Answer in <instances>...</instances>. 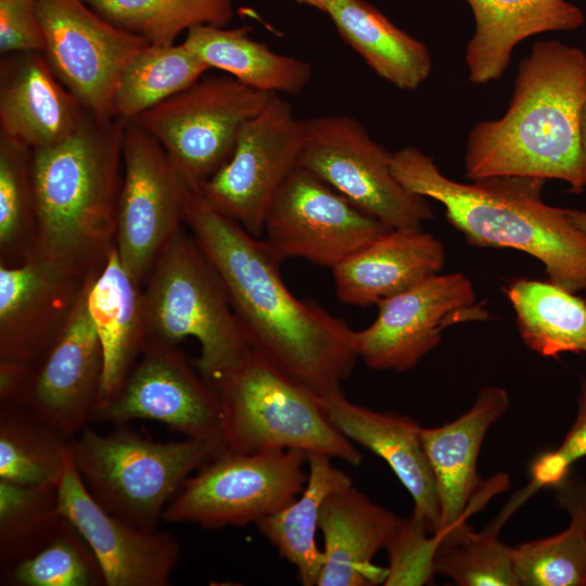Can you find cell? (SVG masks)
I'll return each mask as SVG.
<instances>
[{"label":"cell","mask_w":586,"mask_h":586,"mask_svg":"<svg viewBox=\"0 0 586 586\" xmlns=\"http://www.w3.org/2000/svg\"><path fill=\"white\" fill-rule=\"evenodd\" d=\"M184 224L219 276L249 346L317 396L341 391L358 359L355 331L290 292L264 240L187 182Z\"/></svg>","instance_id":"cell-1"},{"label":"cell","mask_w":586,"mask_h":586,"mask_svg":"<svg viewBox=\"0 0 586 586\" xmlns=\"http://www.w3.org/2000/svg\"><path fill=\"white\" fill-rule=\"evenodd\" d=\"M586 90V53L557 40L536 41L518 66L506 113L470 130L464 175L558 179L586 188L578 111Z\"/></svg>","instance_id":"cell-2"},{"label":"cell","mask_w":586,"mask_h":586,"mask_svg":"<svg viewBox=\"0 0 586 586\" xmlns=\"http://www.w3.org/2000/svg\"><path fill=\"white\" fill-rule=\"evenodd\" d=\"M391 166L407 190L441 203L469 244L524 252L544 265L549 281L586 291V237L563 208L543 201L545 179L492 176L464 183L445 176L415 146L392 152Z\"/></svg>","instance_id":"cell-3"},{"label":"cell","mask_w":586,"mask_h":586,"mask_svg":"<svg viewBox=\"0 0 586 586\" xmlns=\"http://www.w3.org/2000/svg\"><path fill=\"white\" fill-rule=\"evenodd\" d=\"M127 122L90 112L63 142L33 151L35 254L88 275L115 246Z\"/></svg>","instance_id":"cell-4"},{"label":"cell","mask_w":586,"mask_h":586,"mask_svg":"<svg viewBox=\"0 0 586 586\" xmlns=\"http://www.w3.org/2000/svg\"><path fill=\"white\" fill-rule=\"evenodd\" d=\"M224 447L221 437L157 442L123 426L106 434L86 426L68 441L67 453L102 508L155 530L183 482Z\"/></svg>","instance_id":"cell-5"},{"label":"cell","mask_w":586,"mask_h":586,"mask_svg":"<svg viewBox=\"0 0 586 586\" xmlns=\"http://www.w3.org/2000/svg\"><path fill=\"white\" fill-rule=\"evenodd\" d=\"M220 403L225 448L240 453L298 449L352 466L362 455L323 412L318 396L250 348L209 381Z\"/></svg>","instance_id":"cell-6"},{"label":"cell","mask_w":586,"mask_h":586,"mask_svg":"<svg viewBox=\"0 0 586 586\" xmlns=\"http://www.w3.org/2000/svg\"><path fill=\"white\" fill-rule=\"evenodd\" d=\"M141 290L146 341L196 339V368L206 381L232 368L251 348L219 276L183 228L160 254Z\"/></svg>","instance_id":"cell-7"},{"label":"cell","mask_w":586,"mask_h":586,"mask_svg":"<svg viewBox=\"0 0 586 586\" xmlns=\"http://www.w3.org/2000/svg\"><path fill=\"white\" fill-rule=\"evenodd\" d=\"M306 463L307 454L298 449L240 453L224 447L183 482L162 521L204 528L256 523L302 493Z\"/></svg>","instance_id":"cell-8"},{"label":"cell","mask_w":586,"mask_h":586,"mask_svg":"<svg viewBox=\"0 0 586 586\" xmlns=\"http://www.w3.org/2000/svg\"><path fill=\"white\" fill-rule=\"evenodd\" d=\"M392 153L355 117L304 119L297 166L323 180L388 229H419L433 218L426 198L407 190L392 173Z\"/></svg>","instance_id":"cell-9"},{"label":"cell","mask_w":586,"mask_h":586,"mask_svg":"<svg viewBox=\"0 0 586 586\" xmlns=\"http://www.w3.org/2000/svg\"><path fill=\"white\" fill-rule=\"evenodd\" d=\"M272 94L230 75L202 76L133 120L162 144L187 181L201 186L227 163L245 125Z\"/></svg>","instance_id":"cell-10"},{"label":"cell","mask_w":586,"mask_h":586,"mask_svg":"<svg viewBox=\"0 0 586 586\" xmlns=\"http://www.w3.org/2000/svg\"><path fill=\"white\" fill-rule=\"evenodd\" d=\"M115 247L142 286L165 246L184 224L187 180L162 144L136 120L126 124Z\"/></svg>","instance_id":"cell-11"},{"label":"cell","mask_w":586,"mask_h":586,"mask_svg":"<svg viewBox=\"0 0 586 586\" xmlns=\"http://www.w3.org/2000/svg\"><path fill=\"white\" fill-rule=\"evenodd\" d=\"M37 13L53 74L88 112L113 117L122 74L150 42L107 22L82 0H38Z\"/></svg>","instance_id":"cell-12"},{"label":"cell","mask_w":586,"mask_h":586,"mask_svg":"<svg viewBox=\"0 0 586 586\" xmlns=\"http://www.w3.org/2000/svg\"><path fill=\"white\" fill-rule=\"evenodd\" d=\"M303 137L304 119L272 94L241 131L227 163L200 186L203 196L250 234L263 235L272 201L297 166Z\"/></svg>","instance_id":"cell-13"},{"label":"cell","mask_w":586,"mask_h":586,"mask_svg":"<svg viewBox=\"0 0 586 586\" xmlns=\"http://www.w3.org/2000/svg\"><path fill=\"white\" fill-rule=\"evenodd\" d=\"M387 230L323 180L296 166L268 209L263 234L280 262L304 258L332 269Z\"/></svg>","instance_id":"cell-14"},{"label":"cell","mask_w":586,"mask_h":586,"mask_svg":"<svg viewBox=\"0 0 586 586\" xmlns=\"http://www.w3.org/2000/svg\"><path fill=\"white\" fill-rule=\"evenodd\" d=\"M377 306L375 320L355 331L358 358L377 370H410L440 344L448 327L488 318L461 272L436 273Z\"/></svg>","instance_id":"cell-15"},{"label":"cell","mask_w":586,"mask_h":586,"mask_svg":"<svg viewBox=\"0 0 586 586\" xmlns=\"http://www.w3.org/2000/svg\"><path fill=\"white\" fill-rule=\"evenodd\" d=\"M113 423L154 420L186 437H221L214 387L178 344L146 341L119 390L93 416Z\"/></svg>","instance_id":"cell-16"},{"label":"cell","mask_w":586,"mask_h":586,"mask_svg":"<svg viewBox=\"0 0 586 586\" xmlns=\"http://www.w3.org/2000/svg\"><path fill=\"white\" fill-rule=\"evenodd\" d=\"M99 271L78 273L37 255L0 265V360L35 369Z\"/></svg>","instance_id":"cell-17"},{"label":"cell","mask_w":586,"mask_h":586,"mask_svg":"<svg viewBox=\"0 0 586 586\" xmlns=\"http://www.w3.org/2000/svg\"><path fill=\"white\" fill-rule=\"evenodd\" d=\"M63 517L95 556L106 586H166L180 558L167 532L129 523L102 508L80 479L68 453L56 484Z\"/></svg>","instance_id":"cell-18"},{"label":"cell","mask_w":586,"mask_h":586,"mask_svg":"<svg viewBox=\"0 0 586 586\" xmlns=\"http://www.w3.org/2000/svg\"><path fill=\"white\" fill-rule=\"evenodd\" d=\"M97 275L17 402L67 440L93 418L101 391L103 352L88 309V293Z\"/></svg>","instance_id":"cell-19"},{"label":"cell","mask_w":586,"mask_h":586,"mask_svg":"<svg viewBox=\"0 0 586 586\" xmlns=\"http://www.w3.org/2000/svg\"><path fill=\"white\" fill-rule=\"evenodd\" d=\"M509 405L508 392L491 385L482 388L470 409L457 419L435 428L422 426L421 441L440 502L438 532L466 522L493 494L508 488V476L504 474L484 485L477 473V459L488 430L506 413Z\"/></svg>","instance_id":"cell-20"},{"label":"cell","mask_w":586,"mask_h":586,"mask_svg":"<svg viewBox=\"0 0 586 586\" xmlns=\"http://www.w3.org/2000/svg\"><path fill=\"white\" fill-rule=\"evenodd\" d=\"M87 113L42 51L2 54L0 136L31 151L50 148L73 136Z\"/></svg>","instance_id":"cell-21"},{"label":"cell","mask_w":586,"mask_h":586,"mask_svg":"<svg viewBox=\"0 0 586 586\" xmlns=\"http://www.w3.org/2000/svg\"><path fill=\"white\" fill-rule=\"evenodd\" d=\"M332 424L348 440L383 459L413 501L411 517L430 534L441 526L432 468L421 441L422 426L408 416L379 412L348 400L343 391L318 396Z\"/></svg>","instance_id":"cell-22"},{"label":"cell","mask_w":586,"mask_h":586,"mask_svg":"<svg viewBox=\"0 0 586 586\" xmlns=\"http://www.w3.org/2000/svg\"><path fill=\"white\" fill-rule=\"evenodd\" d=\"M443 243L419 229H390L332 268L337 298L370 306L440 273Z\"/></svg>","instance_id":"cell-23"},{"label":"cell","mask_w":586,"mask_h":586,"mask_svg":"<svg viewBox=\"0 0 586 586\" xmlns=\"http://www.w3.org/2000/svg\"><path fill=\"white\" fill-rule=\"evenodd\" d=\"M400 518L352 485L322 504L319 530L324 562L317 586H369L384 583L386 570L374 565Z\"/></svg>","instance_id":"cell-24"},{"label":"cell","mask_w":586,"mask_h":586,"mask_svg":"<svg viewBox=\"0 0 586 586\" xmlns=\"http://www.w3.org/2000/svg\"><path fill=\"white\" fill-rule=\"evenodd\" d=\"M475 28L464 60L469 80L484 85L500 78L518 43L534 35L573 30L583 11L566 0H466Z\"/></svg>","instance_id":"cell-25"},{"label":"cell","mask_w":586,"mask_h":586,"mask_svg":"<svg viewBox=\"0 0 586 586\" xmlns=\"http://www.w3.org/2000/svg\"><path fill=\"white\" fill-rule=\"evenodd\" d=\"M88 309L103 352L95 413L119 390L146 341L142 290L124 269L115 246L92 281Z\"/></svg>","instance_id":"cell-26"},{"label":"cell","mask_w":586,"mask_h":586,"mask_svg":"<svg viewBox=\"0 0 586 586\" xmlns=\"http://www.w3.org/2000/svg\"><path fill=\"white\" fill-rule=\"evenodd\" d=\"M326 14L342 39L381 78L403 90H417L429 77L428 47L392 23L365 0H333Z\"/></svg>","instance_id":"cell-27"},{"label":"cell","mask_w":586,"mask_h":586,"mask_svg":"<svg viewBox=\"0 0 586 586\" xmlns=\"http://www.w3.org/2000/svg\"><path fill=\"white\" fill-rule=\"evenodd\" d=\"M182 42L209 68L224 71L264 92L298 94L313 77L307 61L272 51L252 39L245 26L195 25Z\"/></svg>","instance_id":"cell-28"},{"label":"cell","mask_w":586,"mask_h":586,"mask_svg":"<svg viewBox=\"0 0 586 586\" xmlns=\"http://www.w3.org/2000/svg\"><path fill=\"white\" fill-rule=\"evenodd\" d=\"M307 466L308 477L302 493L284 508L255 524L296 568L302 585L314 586L324 562L323 550L316 544L322 504L331 493L352 485V480L323 454L308 453Z\"/></svg>","instance_id":"cell-29"},{"label":"cell","mask_w":586,"mask_h":586,"mask_svg":"<svg viewBox=\"0 0 586 586\" xmlns=\"http://www.w3.org/2000/svg\"><path fill=\"white\" fill-rule=\"evenodd\" d=\"M504 292L524 344L543 357L586 355V302L551 281L520 278Z\"/></svg>","instance_id":"cell-30"},{"label":"cell","mask_w":586,"mask_h":586,"mask_svg":"<svg viewBox=\"0 0 586 586\" xmlns=\"http://www.w3.org/2000/svg\"><path fill=\"white\" fill-rule=\"evenodd\" d=\"M209 69L183 42L150 43L122 74L114 97L113 116L133 120L193 85Z\"/></svg>","instance_id":"cell-31"},{"label":"cell","mask_w":586,"mask_h":586,"mask_svg":"<svg viewBox=\"0 0 586 586\" xmlns=\"http://www.w3.org/2000/svg\"><path fill=\"white\" fill-rule=\"evenodd\" d=\"M68 441L23 405H0V479L27 486L56 485Z\"/></svg>","instance_id":"cell-32"},{"label":"cell","mask_w":586,"mask_h":586,"mask_svg":"<svg viewBox=\"0 0 586 586\" xmlns=\"http://www.w3.org/2000/svg\"><path fill=\"white\" fill-rule=\"evenodd\" d=\"M113 25L151 44H173L195 25L225 27L233 18V0H82Z\"/></svg>","instance_id":"cell-33"},{"label":"cell","mask_w":586,"mask_h":586,"mask_svg":"<svg viewBox=\"0 0 586 586\" xmlns=\"http://www.w3.org/2000/svg\"><path fill=\"white\" fill-rule=\"evenodd\" d=\"M64 520L55 484L27 486L0 479L1 570L42 548Z\"/></svg>","instance_id":"cell-34"},{"label":"cell","mask_w":586,"mask_h":586,"mask_svg":"<svg viewBox=\"0 0 586 586\" xmlns=\"http://www.w3.org/2000/svg\"><path fill=\"white\" fill-rule=\"evenodd\" d=\"M36 237L33 151L0 136V265L33 256Z\"/></svg>","instance_id":"cell-35"},{"label":"cell","mask_w":586,"mask_h":586,"mask_svg":"<svg viewBox=\"0 0 586 586\" xmlns=\"http://www.w3.org/2000/svg\"><path fill=\"white\" fill-rule=\"evenodd\" d=\"M499 528L493 522L477 533L462 522L444 532L434 561L435 574L459 586H518L512 546L499 540Z\"/></svg>","instance_id":"cell-36"},{"label":"cell","mask_w":586,"mask_h":586,"mask_svg":"<svg viewBox=\"0 0 586 586\" xmlns=\"http://www.w3.org/2000/svg\"><path fill=\"white\" fill-rule=\"evenodd\" d=\"M1 584L14 586H106L102 569L79 532L65 519L34 555L1 570Z\"/></svg>","instance_id":"cell-37"},{"label":"cell","mask_w":586,"mask_h":586,"mask_svg":"<svg viewBox=\"0 0 586 586\" xmlns=\"http://www.w3.org/2000/svg\"><path fill=\"white\" fill-rule=\"evenodd\" d=\"M518 586H586V537L570 521L552 536L512 546Z\"/></svg>","instance_id":"cell-38"},{"label":"cell","mask_w":586,"mask_h":586,"mask_svg":"<svg viewBox=\"0 0 586 586\" xmlns=\"http://www.w3.org/2000/svg\"><path fill=\"white\" fill-rule=\"evenodd\" d=\"M443 533L430 534L412 517L399 520L385 550L388 568L384 585H424L435 574L434 561Z\"/></svg>","instance_id":"cell-39"},{"label":"cell","mask_w":586,"mask_h":586,"mask_svg":"<svg viewBox=\"0 0 586 586\" xmlns=\"http://www.w3.org/2000/svg\"><path fill=\"white\" fill-rule=\"evenodd\" d=\"M38 0H0V52L42 51L43 30L37 13Z\"/></svg>","instance_id":"cell-40"},{"label":"cell","mask_w":586,"mask_h":586,"mask_svg":"<svg viewBox=\"0 0 586 586\" xmlns=\"http://www.w3.org/2000/svg\"><path fill=\"white\" fill-rule=\"evenodd\" d=\"M576 403L577 413L575 421L561 444L555 448L571 467L577 460L586 457V377L579 379Z\"/></svg>","instance_id":"cell-41"},{"label":"cell","mask_w":586,"mask_h":586,"mask_svg":"<svg viewBox=\"0 0 586 586\" xmlns=\"http://www.w3.org/2000/svg\"><path fill=\"white\" fill-rule=\"evenodd\" d=\"M556 502L569 515L586 537V480L570 474L555 489Z\"/></svg>","instance_id":"cell-42"},{"label":"cell","mask_w":586,"mask_h":586,"mask_svg":"<svg viewBox=\"0 0 586 586\" xmlns=\"http://www.w3.org/2000/svg\"><path fill=\"white\" fill-rule=\"evenodd\" d=\"M33 371L28 366L0 360V405L18 402Z\"/></svg>","instance_id":"cell-43"},{"label":"cell","mask_w":586,"mask_h":586,"mask_svg":"<svg viewBox=\"0 0 586 586\" xmlns=\"http://www.w3.org/2000/svg\"><path fill=\"white\" fill-rule=\"evenodd\" d=\"M577 127L581 150L586 158V90L578 111Z\"/></svg>","instance_id":"cell-44"},{"label":"cell","mask_w":586,"mask_h":586,"mask_svg":"<svg viewBox=\"0 0 586 586\" xmlns=\"http://www.w3.org/2000/svg\"><path fill=\"white\" fill-rule=\"evenodd\" d=\"M566 218L586 237V211L563 208Z\"/></svg>","instance_id":"cell-45"},{"label":"cell","mask_w":586,"mask_h":586,"mask_svg":"<svg viewBox=\"0 0 586 586\" xmlns=\"http://www.w3.org/2000/svg\"><path fill=\"white\" fill-rule=\"evenodd\" d=\"M291 1H295V2H297L300 4H305V5L311 7L314 9H317V10L326 13L329 4L333 0H291Z\"/></svg>","instance_id":"cell-46"}]
</instances>
